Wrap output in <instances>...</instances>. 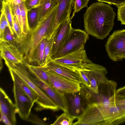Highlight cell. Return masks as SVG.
Instances as JSON below:
<instances>
[{
  "instance_id": "obj_24",
  "label": "cell",
  "mask_w": 125,
  "mask_h": 125,
  "mask_svg": "<svg viewBox=\"0 0 125 125\" xmlns=\"http://www.w3.org/2000/svg\"><path fill=\"white\" fill-rule=\"evenodd\" d=\"M54 33L52 36L46 38L43 58L42 66H45L51 58V54L53 42Z\"/></svg>"
},
{
  "instance_id": "obj_40",
  "label": "cell",
  "mask_w": 125,
  "mask_h": 125,
  "mask_svg": "<svg viewBox=\"0 0 125 125\" xmlns=\"http://www.w3.org/2000/svg\"><path fill=\"white\" fill-rule=\"evenodd\" d=\"M114 103L117 105H123L125 104V99L115 100L114 99Z\"/></svg>"
},
{
  "instance_id": "obj_18",
  "label": "cell",
  "mask_w": 125,
  "mask_h": 125,
  "mask_svg": "<svg viewBox=\"0 0 125 125\" xmlns=\"http://www.w3.org/2000/svg\"><path fill=\"white\" fill-rule=\"evenodd\" d=\"M78 93L70 94L68 96L71 115L76 117L82 113L85 106L79 92Z\"/></svg>"
},
{
  "instance_id": "obj_23",
  "label": "cell",
  "mask_w": 125,
  "mask_h": 125,
  "mask_svg": "<svg viewBox=\"0 0 125 125\" xmlns=\"http://www.w3.org/2000/svg\"><path fill=\"white\" fill-rule=\"evenodd\" d=\"M2 4L1 9L3 11L7 19L10 31L13 34H15L13 28V19L10 3L6 0H3Z\"/></svg>"
},
{
  "instance_id": "obj_4",
  "label": "cell",
  "mask_w": 125,
  "mask_h": 125,
  "mask_svg": "<svg viewBox=\"0 0 125 125\" xmlns=\"http://www.w3.org/2000/svg\"><path fill=\"white\" fill-rule=\"evenodd\" d=\"M4 61L8 69L12 70L20 77L38 97V99L36 103L37 111L49 109L57 111L60 110L59 107L32 80L30 72L24 63L15 64Z\"/></svg>"
},
{
  "instance_id": "obj_26",
  "label": "cell",
  "mask_w": 125,
  "mask_h": 125,
  "mask_svg": "<svg viewBox=\"0 0 125 125\" xmlns=\"http://www.w3.org/2000/svg\"><path fill=\"white\" fill-rule=\"evenodd\" d=\"M17 38L16 34L11 33L9 27H6L4 31L3 37L0 41H4L16 45Z\"/></svg>"
},
{
  "instance_id": "obj_2",
  "label": "cell",
  "mask_w": 125,
  "mask_h": 125,
  "mask_svg": "<svg viewBox=\"0 0 125 125\" xmlns=\"http://www.w3.org/2000/svg\"><path fill=\"white\" fill-rule=\"evenodd\" d=\"M115 15L108 4L99 2L93 3L83 15L85 31L97 39H104L112 30Z\"/></svg>"
},
{
  "instance_id": "obj_37",
  "label": "cell",
  "mask_w": 125,
  "mask_h": 125,
  "mask_svg": "<svg viewBox=\"0 0 125 125\" xmlns=\"http://www.w3.org/2000/svg\"><path fill=\"white\" fill-rule=\"evenodd\" d=\"M99 2H104L110 4L114 5L117 8L125 3V0H96Z\"/></svg>"
},
{
  "instance_id": "obj_1",
  "label": "cell",
  "mask_w": 125,
  "mask_h": 125,
  "mask_svg": "<svg viewBox=\"0 0 125 125\" xmlns=\"http://www.w3.org/2000/svg\"><path fill=\"white\" fill-rule=\"evenodd\" d=\"M73 125H118L125 123V109L115 103L91 98Z\"/></svg>"
},
{
  "instance_id": "obj_34",
  "label": "cell",
  "mask_w": 125,
  "mask_h": 125,
  "mask_svg": "<svg viewBox=\"0 0 125 125\" xmlns=\"http://www.w3.org/2000/svg\"><path fill=\"white\" fill-rule=\"evenodd\" d=\"M117 16L121 24L125 25V3L118 7Z\"/></svg>"
},
{
  "instance_id": "obj_29",
  "label": "cell",
  "mask_w": 125,
  "mask_h": 125,
  "mask_svg": "<svg viewBox=\"0 0 125 125\" xmlns=\"http://www.w3.org/2000/svg\"><path fill=\"white\" fill-rule=\"evenodd\" d=\"M13 28L17 38V43L18 44L23 38L24 35L23 34L21 26L15 15H12Z\"/></svg>"
},
{
  "instance_id": "obj_41",
  "label": "cell",
  "mask_w": 125,
  "mask_h": 125,
  "mask_svg": "<svg viewBox=\"0 0 125 125\" xmlns=\"http://www.w3.org/2000/svg\"><path fill=\"white\" fill-rule=\"evenodd\" d=\"M120 105L121 106V107H122V108L125 109V104L123 105Z\"/></svg>"
},
{
  "instance_id": "obj_20",
  "label": "cell",
  "mask_w": 125,
  "mask_h": 125,
  "mask_svg": "<svg viewBox=\"0 0 125 125\" xmlns=\"http://www.w3.org/2000/svg\"><path fill=\"white\" fill-rule=\"evenodd\" d=\"M23 63L33 76L49 84L48 74L46 70L42 67L31 64L24 60Z\"/></svg>"
},
{
  "instance_id": "obj_28",
  "label": "cell",
  "mask_w": 125,
  "mask_h": 125,
  "mask_svg": "<svg viewBox=\"0 0 125 125\" xmlns=\"http://www.w3.org/2000/svg\"><path fill=\"white\" fill-rule=\"evenodd\" d=\"M38 8L33 9L28 12V18L30 28L35 26L38 24Z\"/></svg>"
},
{
  "instance_id": "obj_16",
  "label": "cell",
  "mask_w": 125,
  "mask_h": 125,
  "mask_svg": "<svg viewBox=\"0 0 125 125\" xmlns=\"http://www.w3.org/2000/svg\"><path fill=\"white\" fill-rule=\"evenodd\" d=\"M0 112L7 116L11 125L16 124V115L17 112L16 106L1 87L0 88Z\"/></svg>"
},
{
  "instance_id": "obj_6",
  "label": "cell",
  "mask_w": 125,
  "mask_h": 125,
  "mask_svg": "<svg viewBox=\"0 0 125 125\" xmlns=\"http://www.w3.org/2000/svg\"><path fill=\"white\" fill-rule=\"evenodd\" d=\"M89 35L85 31L72 28L63 48L51 59L59 58L84 49L85 44L89 39Z\"/></svg>"
},
{
  "instance_id": "obj_25",
  "label": "cell",
  "mask_w": 125,
  "mask_h": 125,
  "mask_svg": "<svg viewBox=\"0 0 125 125\" xmlns=\"http://www.w3.org/2000/svg\"><path fill=\"white\" fill-rule=\"evenodd\" d=\"M46 38L44 39L38 45L34 53V62H37L38 66H42Z\"/></svg>"
},
{
  "instance_id": "obj_31",
  "label": "cell",
  "mask_w": 125,
  "mask_h": 125,
  "mask_svg": "<svg viewBox=\"0 0 125 125\" xmlns=\"http://www.w3.org/2000/svg\"><path fill=\"white\" fill-rule=\"evenodd\" d=\"M10 4L12 14L15 15L16 17L22 31L21 16L20 6L19 5H12Z\"/></svg>"
},
{
  "instance_id": "obj_39",
  "label": "cell",
  "mask_w": 125,
  "mask_h": 125,
  "mask_svg": "<svg viewBox=\"0 0 125 125\" xmlns=\"http://www.w3.org/2000/svg\"><path fill=\"white\" fill-rule=\"evenodd\" d=\"M12 5H20L23 2H25L26 0H6Z\"/></svg>"
},
{
  "instance_id": "obj_30",
  "label": "cell",
  "mask_w": 125,
  "mask_h": 125,
  "mask_svg": "<svg viewBox=\"0 0 125 125\" xmlns=\"http://www.w3.org/2000/svg\"><path fill=\"white\" fill-rule=\"evenodd\" d=\"M9 27V24L4 13L1 9L0 20V40L2 38L6 28Z\"/></svg>"
},
{
  "instance_id": "obj_21",
  "label": "cell",
  "mask_w": 125,
  "mask_h": 125,
  "mask_svg": "<svg viewBox=\"0 0 125 125\" xmlns=\"http://www.w3.org/2000/svg\"><path fill=\"white\" fill-rule=\"evenodd\" d=\"M77 117L69 113L64 112L57 117L52 125H73V121Z\"/></svg>"
},
{
  "instance_id": "obj_19",
  "label": "cell",
  "mask_w": 125,
  "mask_h": 125,
  "mask_svg": "<svg viewBox=\"0 0 125 125\" xmlns=\"http://www.w3.org/2000/svg\"><path fill=\"white\" fill-rule=\"evenodd\" d=\"M58 0H43L38 8V23L42 21L58 5Z\"/></svg>"
},
{
  "instance_id": "obj_17",
  "label": "cell",
  "mask_w": 125,
  "mask_h": 125,
  "mask_svg": "<svg viewBox=\"0 0 125 125\" xmlns=\"http://www.w3.org/2000/svg\"><path fill=\"white\" fill-rule=\"evenodd\" d=\"M8 69L13 84L28 95L33 102L36 103L39 99L37 95L18 75L11 69Z\"/></svg>"
},
{
  "instance_id": "obj_5",
  "label": "cell",
  "mask_w": 125,
  "mask_h": 125,
  "mask_svg": "<svg viewBox=\"0 0 125 125\" xmlns=\"http://www.w3.org/2000/svg\"><path fill=\"white\" fill-rule=\"evenodd\" d=\"M109 58L115 62L125 58V29L115 31L105 45Z\"/></svg>"
},
{
  "instance_id": "obj_8",
  "label": "cell",
  "mask_w": 125,
  "mask_h": 125,
  "mask_svg": "<svg viewBox=\"0 0 125 125\" xmlns=\"http://www.w3.org/2000/svg\"><path fill=\"white\" fill-rule=\"evenodd\" d=\"M79 70L87 76L91 86H100L109 80L106 76L108 72L106 68L92 62L84 65Z\"/></svg>"
},
{
  "instance_id": "obj_36",
  "label": "cell",
  "mask_w": 125,
  "mask_h": 125,
  "mask_svg": "<svg viewBox=\"0 0 125 125\" xmlns=\"http://www.w3.org/2000/svg\"><path fill=\"white\" fill-rule=\"evenodd\" d=\"M78 71L81 80L82 84L88 88H90V83L88 77L82 70H79Z\"/></svg>"
},
{
  "instance_id": "obj_10",
  "label": "cell",
  "mask_w": 125,
  "mask_h": 125,
  "mask_svg": "<svg viewBox=\"0 0 125 125\" xmlns=\"http://www.w3.org/2000/svg\"><path fill=\"white\" fill-rule=\"evenodd\" d=\"M72 28L70 18L63 22L58 27L54 32L51 58L63 48Z\"/></svg>"
},
{
  "instance_id": "obj_27",
  "label": "cell",
  "mask_w": 125,
  "mask_h": 125,
  "mask_svg": "<svg viewBox=\"0 0 125 125\" xmlns=\"http://www.w3.org/2000/svg\"><path fill=\"white\" fill-rule=\"evenodd\" d=\"M89 1V0H74L73 11L71 17H70L71 20L74 16L75 13L79 11L85 7H88V4Z\"/></svg>"
},
{
  "instance_id": "obj_15",
  "label": "cell",
  "mask_w": 125,
  "mask_h": 125,
  "mask_svg": "<svg viewBox=\"0 0 125 125\" xmlns=\"http://www.w3.org/2000/svg\"><path fill=\"white\" fill-rule=\"evenodd\" d=\"M74 0H58L56 16L50 35H52L62 22L70 18Z\"/></svg>"
},
{
  "instance_id": "obj_35",
  "label": "cell",
  "mask_w": 125,
  "mask_h": 125,
  "mask_svg": "<svg viewBox=\"0 0 125 125\" xmlns=\"http://www.w3.org/2000/svg\"><path fill=\"white\" fill-rule=\"evenodd\" d=\"M114 99H125V86L116 90Z\"/></svg>"
},
{
  "instance_id": "obj_14",
  "label": "cell",
  "mask_w": 125,
  "mask_h": 125,
  "mask_svg": "<svg viewBox=\"0 0 125 125\" xmlns=\"http://www.w3.org/2000/svg\"><path fill=\"white\" fill-rule=\"evenodd\" d=\"M0 58L15 64L23 63V56L15 45L4 41H0Z\"/></svg>"
},
{
  "instance_id": "obj_22",
  "label": "cell",
  "mask_w": 125,
  "mask_h": 125,
  "mask_svg": "<svg viewBox=\"0 0 125 125\" xmlns=\"http://www.w3.org/2000/svg\"><path fill=\"white\" fill-rule=\"evenodd\" d=\"M19 6L21 16L22 32L24 35H26L30 30L28 18V11L26 7L25 2H22Z\"/></svg>"
},
{
  "instance_id": "obj_13",
  "label": "cell",
  "mask_w": 125,
  "mask_h": 125,
  "mask_svg": "<svg viewBox=\"0 0 125 125\" xmlns=\"http://www.w3.org/2000/svg\"><path fill=\"white\" fill-rule=\"evenodd\" d=\"M42 67L45 70H49L63 77L82 84L78 70L56 62L51 59L45 66Z\"/></svg>"
},
{
  "instance_id": "obj_11",
  "label": "cell",
  "mask_w": 125,
  "mask_h": 125,
  "mask_svg": "<svg viewBox=\"0 0 125 125\" xmlns=\"http://www.w3.org/2000/svg\"><path fill=\"white\" fill-rule=\"evenodd\" d=\"M52 59L57 63L78 70L84 65L92 62L88 58L84 49Z\"/></svg>"
},
{
  "instance_id": "obj_9",
  "label": "cell",
  "mask_w": 125,
  "mask_h": 125,
  "mask_svg": "<svg viewBox=\"0 0 125 125\" xmlns=\"http://www.w3.org/2000/svg\"><path fill=\"white\" fill-rule=\"evenodd\" d=\"M13 90L17 113L22 119L26 120L31 113L35 103L14 84Z\"/></svg>"
},
{
  "instance_id": "obj_3",
  "label": "cell",
  "mask_w": 125,
  "mask_h": 125,
  "mask_svg": "<svg viewBox=\"0 0 125 125\" xmlns=\"http://www.w3.org/2000/svg\"><path fill=\"white\" fill-rule=\"evenodd\" d=\"M57 6L42 21L34 27L30 28V31L17 45L23 54L24 59L31 64L34 62V55L39 44L51 33L55 19Z\"/></svg>"
},
{
  "instance_id": "obj_12",
  "label": "cell",
  "mask_w": 125,
  "mask_h": 125,
  "mask_svg": "<svg viewBox=\"0 0 125 125\" xmlns=\"http://www.w3.org/2000/svg\"><path fill=\"white\" fill-rule=\"evenodd\" d=\"M33 82L61 109L65 108L68 104V101L63 93L57 91L47 83L34 76H31Z\"/></svg>"
},
{
  "instance_id": "obj_33",
  "label": "cell",
  "mask_w": 125,
  "mask_h": 125,
  "mask_svg": "<svg viewBox=\"0 0 125 125\" xmlns=\"http://www.w3.org/2000/svg\"><path fill=\"white\" fill-rule=\"evenodd\" d=\"M43 0H26L25 4L28 11L31 10L39 8L41 5Z\"/></svg>"
},
{
  "instance_id": "obj_38",
  "label": "cell",
  "mask_w": 125,
  "mask_h": 125,
  "mask_svg": "<svg viewBox=\"0 0 125 125\" xmlns=\"http://www.w3.org/2000/svg\"><path fill=\"white\" fill-rule=\"evenodd\" d=\"M0 112V121L6 125H11V124L8 117L4 113Z\"/></svg>"
},
{
  "instance_id": "obj_32",
  "label": "cell",
  "mask_w": 125,
  "mask_h": 125,
  "mask_svg": "<svg viewBox=\"0 0 125 125\" xmlns=\"http://www.w3.org/2000/svg\"><path fill=\"white\" fill-rule=\"evenodd\" d=\"M26 121L31 123L32 124L36 125H48L47 123L39 118L37 115L31 113Z\"/></svg>"
},
{
  "instance_id": "obj_7",
  "label": "cell",
  "mask_w": 125,
  "mask_h": 125,
  "mask_svg": "<svg viewBox=\"0 0 125 125\" xmlns=\"http://www.w3.org/2000/svg\"><path fill=\"white\" fill-rule=\"evenodd\" d=\"M45 70L48 75L49 84L56 90L65 94L77 93L80 91L81 87L80 83L67 78L51 70Z\"/></svg>"
}]
</instances>
